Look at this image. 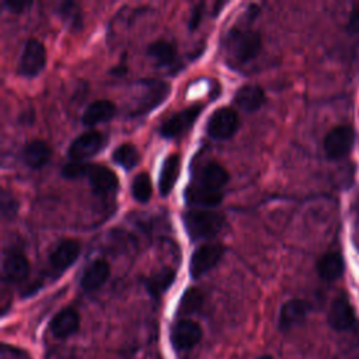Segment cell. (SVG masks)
<instances>
[{"label":"cell","mask_w":359,"mask_h":359,"mask_svg":"<svg viewBox=\"0 0 359 359\" xmlns=\"http://www.w3.org/2000/svg\"><path fill=\"white\" fill-rule=\"evenodd\" d=\"M309 313V304L302 299H292L283 303L279 311L278 327L282 331H289L299 325Z\"/></svg>","instance_id":"15"},{"label":"cell","mask_w":359,"mask_h":359,"mask_svg":"<svg viewBox=\"0 0 359 359\" xmlns=\"http://www.w3.org/2000/svg\"><path fill=\"white\" fill-rule=\"evenodd\" d=\"M328 323L335 331H346L355 325V310L346 296L339 294L332 300L328 311Z\"/></svg>","instance_id":"14"},{"label":"cell","mask_w":359,"mask_h":359,"mask_svg":"<svg viewBox=\"0 0 359 359\" xmlns=\"http://www.w3.org/2000/svg\"><path fill=\"white\" fill-rule=\"evenodd\" d=\"M233 102L243 111L254 112L265 102V93L258 84H244L234 94Z\"/></svg>","instance_id":"20"},{"label":"cell","mask_w":359,"mask_h":359,"mask_svg":"<svg viewBox=\"0 0 359 359\" xmlns=\"http://www.w3.org/2000/svg\"><path fill=\"white\" fill-rule=\"evenodd\" d=\"M358 212H359V209H358Z\"/></svg>","instance_id":"35"},{"label":"cell","mask_w":359,"mask_h":359,"mask_svg":"<svg viewBox=\"0 0 359 359\" xmlns=\"http://www.w3.org/2000/svg\"><path fill=\"white\" fill-rule=\"evenodd\" d=\"M116 114V105L111 100H95L88 104L81 115V122L86 126H94L109 121Z\"/></svg>","instance_id":"19"},{"label":"cell","mask_w":359,"mask_h":359,"mask_svg":"<svg viewBox=\"0 0 359 359\" xmlns=\"http://www.w3.org/2000/svg\"><path fill=\"white\" fill-rule=\"evenodd\" d=\"M238 112L231 107H220L209 116L206 132L210 137L217 140L230 139L238 129Z\"/></svg>","instance_id":"5"},{"label":"cell","mask_w":359,"mask_h":359,"mask_svg":"<svg viewBox=\"0 0 359 359\" xmlns=\"http://www.w3.org/2000/svg\"><path fill=\"white\" fill-rule=\"evenodd\" d=\"M4 6L13 11V13H22L27 7L31 6V1H27V0H4L3 1Z\"/></svg>","instance_id":"32"},{"label":"cell","mask_w":359,"mask_h":359,"mask_svg":"<svg viewBox=\"0 0 359 359\" xmlns=\"http://www.w3.org/2000/svg\"><path fill=\"white\" fill-rule=\"evenodd\" d=\"M109 272H111L109 264L102 258H97L91 261L83 271V275L80 278V285L84 290L94 292L107 282Z\"/></svg>","instance_id":"17"},{"label":"cell","mask_w":359,"mask_h":359,"mask_svg":"<svg viewBox=\"0 0 359 359\" xmlns=\"http://www.w3.org/2000/svg\"><path fill=\"white\" fill-rule=\"evenodd\" d=\"M93 192L98 196H107L116 191L118 177L116 174L101 164H90L87 175Z\"/></svg>","instance_id":"13"},{"label":"cell","mask_w":359,"mask_h":359,"mask_svg":"<svg viewBox=\"0 0 359 359\" xmlns=\"http://www.w3.org/2000/svg\"><path fill=\"white\" fill-rule=\"evenodd\" d=\"M29 262L20 251H10L4 255L1 264V275L7 282H21L28 276Z\"/></svg>","instance_id":"16"},{"label":"cell","mask_w":359,"mask_h":359,"mask_svg":"<svg viewBox=\"0 0 359 359\" xmlns=\"http://www.w3.org/2000/svg\"><path fill=\"white\" fill-rule=\"evenodd\" d=\"M199 18H201V11H199V8H194L192 17H191V20H189V28H195V27L198 25V22H199Z\"/></svg>","instance_id":"33"},{"label":"cell","mask_w":359,"mask_h":359,"mask_svg":"<svg viewBox=\"0 0 359 359\" xmlns=\"http://www.w3.org/2000/svg\"><path fill=\"white\" fill-rule=\"evenodd\" d=\"M355 142V130L349 125H338L332 128L324 139V153L330 160L345 157Z\"/></svg>","instance_id":"8"},{"label":"cell","mask_w":359,"mask_h":359,"mask_svg":"<svg viewBox=\"0 0 359 359\" xmlns=\"http://www.w3.org/2000/svg\"><path fill=\"white\" fill-rule=\"evenodd\" d=\"M80 327V316L72 307H65L57 311L50 320L49 328L56 338H67L73 335Z\"/></svg>","instance_id":"18"},{"label":"cell","mask_w":359,"mask_h":359,"mask_svg":"<svg viewBox=\"0 0 359 359\" xmlns=\"http://www.w3.org/2000/svg\"><path fill=\"white\" fill-rule=\"evenodd\" d=\"M180 172H181V157L175 153L167 156L163 161L160 175H158V191L163 196H167L172 191Z\"/></svg>","instance_id":"21"},{"label":"cell","mask_w":359,"mask_h":359,"mask_svg":"<svg viewBox=\"0 0 359 359\" xmlns=\"http://www.w3.org/2000/svg\"><path fill=\"white\" fill-rule=\"evenodd\" d=\"M182 222L191 240H206L222 230L224 216L210 209H191L182 215Z\"/></svg>","instance_id":"4"},{"label":"cell","mask_w":359,"mask_h":359,"mask_svg":"<svg viewBox=\"0 0 359 359\" xmlns=\"http://www.w3.org/2000/svg\"><path fill=\"white\" fill-rule=\"evenodd\" d=\"M107 143V137L102 132L98 130H87L81 135L76 136L69 149L67 156L72 158V161H84L88 157L95 156L98 151L104 149Z\"/></svg>","instance_id":"7"},{"label":"cell","mask_w":359,"mask_h":359,"mask_svg":"<svg viewBox=\"0 0 359 359\" xmlns=\"http://www.w3.org/2000/svg\"><path fill=\"white\" fill-rule=\"evenodd\" d=\"M0 205H1V216L6 217H13L17 213L18 209V202L17 199L8 194L6 189L1 191V198H0Z\"/></svg>","instance_id":"30"},{"label":"cell","mask_w":359,"mask_h":359,"mask_svg":"<svg viewBox=\"0 0 359 359\" xmlns=\"http://www.w3.org/2000/svg\"><path fill=\"white\" fill-rule=\"evenodd\" d=\"M149 59L158 67L171 66L177 60V46L167 39H157L153 41L147 50Z\"/></svg>","instance_id":"23"},{"label":"cell","mask_w":359,"mask_h":359,"mask_svg":"<svg viewBox=\"0 0 359 359\" xmlns=\"http://www.w3.org/2000/svg\"><path fill=\"white\" fill-rule=\"evenodd\" d=\"M261 46L259 32L247 27H233L224 39L226 53L237 65L252 60L259 53Z\"/></svg>","instance_id":"2"},{"label":"cell","mask_w":359,"mask_h":359,"mask_svg":"<svg viewBox=\"0 0 359 359\" xmlns=\"http://www.w3.org/2000/svg\"><path fill=\"white\" fill-rule=\"evenodd\" d=\"M224 247L220 243H205L199 245L189 261V273L192 278H199L210 271L222 258Z\"/></svg>","instance_id":"9"},{"label":"cell","mask_w":359,"mask_h":359,"mask_svg":"<svg viewBox=\"0 0 359 359\" xmlns=\"http://www.w3.org/2000/svg\"><path fill=\"white\" fill-rule=\"evenodd\" d=\"M346 31L349 34H358L359 32V4L356 7H353V10H352V13L348 18Z\"/></svg>","instance_id":"31"},{"label":"cell","mask_w":359,"mask_h":359,"mask_svg":"<svg viewBox=\"0 0 359 359\" xmlns=\"http://www.w3.org/2000/svg\"><path fill=\"white\" fill-rule=\"evenodd\" d=\"M258 359H273L271 355H264V356H259Z\"/></svg>","instance_id":"34"},{"label":"cell","mask_w":359,"mask_h":359,"mask_svg":"<svg viewBox=\"0 0 359 359\" xmlns=\"http://www.w3.org/2000/svg\"><path fill=\"white\" fill-rule=\"evenodd\" d=\"M90 164L84 161H70L62 167V175L67 180H76L80 177H86Z\"/></svg>","instance_id":"28"},{"label":"cell","mask_w":359,"mask_h":359,"mask_svg":"<svg viewBox=\"0 0 359 359\" xmlns=\"http://www.w3.org/2000/svg\"><path fill=\"white\" fill-rule=\"evenodd\" d=\"M345 269L344 258L339 252H327L317 261V272L324 280L338 279Z\"/></svg>","instance_id":"24"},{"label":"cell","mask_w":359,"mask_h":359,"mask_svg":"<svg viewBox=\"0 0 359 359\" xmlns=\"http://www.w3.org/2000/svg\"><path fill=\"white\" fill-rule=\"evenodd\" d=\"M229 181L227 170L217 161L210 160L201 167L196 178L185 189V201L189 205L213 208L223 198L222 188Z\"/></svg>","instance_id":"1"},{"label":"cell","mask_w":359,"mask_h":359,"mask_svg":"<svg viewBox=\"0 0 359 359\" xmlns=\"http://www.w3.org/2000/svg\"><path fill=\"white\" fill-rule=\"evenodd\" d=\"M46 65V49L43 43L35 38H29L22 48L18 60V73L24 77L38 76Z\"/></svg>","instance_id":"6"},{"label":"cell","mask_w":359,"mask_h":359,"mask_svg":"<svg viewBox=\"0 0 359 359\" xmlns=\"http://www.w3.org/2000/svg\"><path fill=\"white\" fill-rule=\"evenodd\" d=\"M201 303H202V293L195 287L188 289L182 297L181 310L182 311H194L201 306Z\"/></svg>","instance_id":"29"},{"label":"cell","mask_w":359,"mask_h":359,"mask_svg":"<svg viewBox=\"0 0 359 359\" xmlns=\"http://www.w3.org/2000/svg\"><path fill=\"white\" fill-rule=\"evenodd\" d=\"M175 280V271L171 268H163L151 273L146 279V287L150 294L160 296L163 294Z\"/></svg>","instance_id":"25"},{"label":"cell","mask_w":359,"mask_h":359,"mask_svg":"<svg viewBox=\"0 0 359 359\" xmlns=\"http://www.w3.org/2000/svg\"><path fill=\"white\" fill-rule=\"evenodd\" d=\"M170 93L165 81L157 79H142L135 84V93L130 98L128 112L130 116H139L150 112L160 105Z\"/></svg>","instance_id":"3"},{"label":"cell","mask_w":359,"mask_h":359,"mask_svg":"<svg viewBox=\"0 0 359 359\" xmlns=\"http://www.w3.org/2000/svg\"><path fill=\"white\" fill-rule=\"evenodd\" d=\"M140 154L137 149L130 143H122L112 151V161L125 170H132L137 165Z\"/></svg>","instance_id":"26"},{"label":"cell","mask_w":359,"mask_h":359,"mask_svg":"<svg viewBox=\"0 0 359 359\" xmlns=\"http://www.w3.org/2000/svg\"><path fill=\"white\" fill-rule=\"evenodd\" d=\"M130 192L132 196L140 202L146 203L150 201L151 194H153V185H151V178L147 172H139L135 175L130 184Z\"/></svg>","instance_id":"27"},{"label":"cell","mask_w":359,"mask_h":359,"mask_svg":"<svg viewBox=\"0 0 359 359\" xmlns=\"http://www.w3.org/2000/svg\"><path fill=\"white\" fill-rule=\"evenodd\" d=\"M201 111H202V105L199 104H195L182 111H178L177 114H174L172 116H170L163 122V125L160 126V135L163 137L172 139L185 133L189 128H192Z\"/></svg>","instance_id":"10"},{"label":"cell","mask_w":359,"mask_h":359,"mask_svg":"<svg viewBox=\"0 0 359 359\" xmlns=\"http://www.w3.org/2000/svg\"><path fill=\"white\" fill-rule=\"evenodd\" d=\"M171 342L175 349H189L202 338L201 325L189 318H182L174 323L170 332Z\"/></svg>","instance_id":"11"},{"label":"cell","mask_w":359,"mask_h":359,"mask_svg":"<svg viewBox=\"0 0 359 359\" xmlns=\"http://www.w3.org/2000/svg\"><path fill=\"white\" fill-rule=\"evenodd\" d=\"M52 156V150L49 144L41 139H34L28 142L22 150V160L24 163L32 168L39 170L43 167Z\"/></svg>","instance_id":"22"},{"label":"cell","mask_w":359,"mask_h":359,"mask_svg":"<svg viewBox=\"0 0 359 359\" xmlns=\"http://www.w3.org/2000/svg\"><path fill=\"white\" fill-rule=\"evenodd\" d=\"M80 254V243L74 238L60 240L49 254V266L59 275L67 269Z\"/></svg>","instance_id":"12"}]
</instances>
